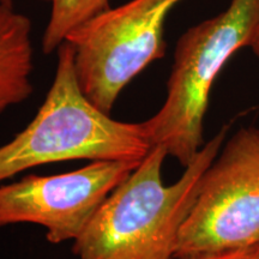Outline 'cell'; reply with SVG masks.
Returning <instances> with one entry per match:
<instances>
[{"instance_id": "6da1fadb", "label": "cell", "mask_w": 259, "mask_h": 259, "mask_svg": "<svg viewBox=\"0 0 259 259\" xmlns=\"http://www.w3.org/2000/svg\"><path fill=\"white\" fill-rule=\"evenodd\" d=\"M227 131L225 126L204 144L170 185L162 178L166 149L151 148L73 241L74 254L78 259H177L180 231Z\"/></svg>"}, {"instance_id": "7a4b0ae2", "label": "cell", "mask_w": 259, "mask_h": 259, "mask_svg": "<svg viewBox=\"0 0 259 259\" xmlns=\"http://www.w3.org/2000/svg\"><path fill=\"white\" fill-rule=\"evenodd\" d=\"M153 148L142 122L111 118L80 88L73 50L58 48L56 74L34 119L0 147V184L31 168L63 161L141 162Z\"/></svg>"}, {"instance_id": "3957f363", "label": "cell", "mask_w": 259, "mask_h": 259, "mask_svg": "<svg viewBox=\"0 0 259 259\" xmlns=\"http://www.w3.org/2000/svg\"><path fill=\"white\" fill-rule=\"evenodd\" d=\"M259 0H232L215 17L187 29L178 40L161 108L142 121L151 147L186 167L204 145V119L213 82L233 54L248 46Z\"/></svg>"}, {"instance_id": "277c9868", "label": "cell", "mask_w": 259, "mask_h": 259, "mask_svg": "<svg viewBox=\"0 0 259 259\" xmlns=\"http://www.w3.org/2000/svg\"><path fill=\"white\" fill-rule=\"evenodd\" d=\"M183 0H130L107 9L65 41L85 96L111 114L125 87L166 52L164 23Z\"/></svg>"}, {"instance_id": "5b68a950", "label": "cell", "mask_w": 259, "mask_h": 259, "mask_svg": "<svg viewBox=\"0 0 259 259\" xmlns=\"http://www.w3.org/2000/svg\"><path fill=\"white\" fill-rule=\"evenodd\" d=\"M259 245V128L238 131L204 173L177 258Z\"/></svg>"}, {"instance_id": "8992f818", "label": "cell", "mask_w": 259, "mask_h": 259, "mask_svg": "<svg viewBox=\"0 0 259 259\" xmlns=\"http://www.w3.org/2000/svg\"><path fill=\"white\" fill-rule=\"evenodd\" d=\"M139 162L92 161L56 176H28L0 184V228L31 223L52 244L74 241L103 200Z\"/></svg>"}, {"instance_id": "52a82bcc", "label": "cell", "mask_w": 259, "mask_h": 259, "mask_svg": "<svg viewBox=\"0 0 259 259\" xmlns=\"http://www.w3.org/2000/svg\"><path fill=\"white\" fill-rule=\"evenodd\" d=\"M31 23L12 6H0V113L32 93Z\"/></svg>"}, {"instance_id": "ba28073f", "label": "cell", "mask_w": 259, "mask_h": 259, "mask_svg": "<svg viewBox=\"0 0 259 259\" xmlns=\"http://www.w3.org/2000/svg\"><path fill=\"white\" fill-rule=\"evenodd\" d=\"M50 19L41 41L42 51L46 54L58 51L71 32L109 9L108 0H50Z\"/></svg>"}, {"instance_id": "9c48e42d", "label": "cell", "mask_w": 259, "mask_h": 259, "mask_svg": "<svg viewBox=\"0 0 259 259\" xmlns=\"http://www.w3.org/2000/svg\"><path fill=\"white\" fill-rule=\"evenodd\" d=\"M177 259H259V245L251 247L239 248V250L218 252V253L189 255V257H180Z\"/></svg>"}, {"instance_id": "30bf717a", "label": "cell", "mask_w": 259, "mask_h": 259, "mask_svg": "<svg viewBox=\"0 0 259 259\" xmlns=\"http://www.w3.org/2000/svg\"><path fill=\"white\" fill-rule=\"evenodd\" d=\"M247 47L251 48L252 52L254 53V56L257 57V59L259 60V11H258L257 19H255L253 30H252V34H251L250 41H248Z\"/></svg>"}, {"instance_id": "8fae6325", "label": "cell", "mask_w": 259, "mask_h": 259, "mask_svg": "<svg viewBox=\"0 0 259 259\" xmlns=\"http://www.w3.org/2000/svg\"><path fill=\"white\" fill-rule=\"evenodd\" d=\"M14 0H0V6H12Z\"/></svg>"}, {"instance_id": "7c38bea8", "label": "cell", "mask_w": 259, "mask_h": 259, "mask_svg": "<svg viewBox=\"0 0 259 259\" xmlns=\"http://www.w3.org/2000/svg\"><path fill=\"white\" fill-rule=\"evenodd\" d=\"M38 2H50V0H38Z\"/></svg>"}]
</instances>
